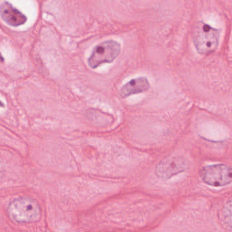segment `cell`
Instances as JSON below:
<instances>
[{
	"mask_svg": "<svg viewBox=\"0 0 232 232\" xmlns=\"http://www.w3.org/2000/svg\"><path fill=\"white\" fill-rule=\"evenodd\" d=\"M8 213L19 223H29L37 221L41 217V208L37 201L29 198H18L11 201Z\"/></svg>",
	"mask_w": 232,
	"mask_h": 232,
	"instance_id": "1",
	"label": "cell"
},
{
	"mask_svg": "<svg viewBox=\"0 0 232 232\" xmlns=\"http://www.w3.org/2000/svg\"><path fill=\"white\" fill-rule=\"evenodd\" d=\"M218 29L204 22H198L193 30V40L195 47L201 55H210L214 52L219 42Z\"/></svg>",
	"mask_w": 232,
	"mask_h": 232,
	"instance_id": "2",
	"label": "cell"
},
{
	"mask_svg": "<svg viewBox=\"0 0 232 232\" xmlns=\"http://www.w3.org/2000/svg\"><path fill=\"white\" fill-rule=\"evenodd\" d=\"M121 52V44L114 40H108L96 45L88 58L89 66L95 69L104 63L114 61Z\"/></svg>",
	"mask_w": 232,
	"mask_h": 232,
	"instance_id": "3",
	"label": "cell"
},
{
	"mask_svg": "<svg viewBox=\"0 0 232 232\" xmlns=\"http://www.w3.org/2000/svg\"><path fill=\"white\" fill-rule=\"evenodd\" d=\"M200 176L206 184L221 187L232 182V168L225 164H214L202 168Z\"/></svg>",
	"mask_w": 232,
	"mask_h": 232,
	"instance_id": "4",
	"label": "cell"
},
{
	"mask_svg": "<svg viewBox=\"0 0 232 232\" xmlns=\"http://www.w3.org/2000/svg\"><path fill=\"white\" fill-rule=\"evenodd\" d=\"M187 168L186 161L180 157H171L163 160L155 169L157 176L163 180H168Z\"/></svg>",
	"mask_w": 232,
	"mask_h": 232,
	"instance_id": "5",
	"label": "cell"
},
{
	"mask_svg": "<svg viewBox=\"0 0 232 232\" xmlns=\"http://www.w3.org/2000/svg\"><path fill=\"white\" fill-rule=\"evenodd\" d=\"M0 15L5 23L14 27L23 25L27 20L23 13L7 1L0 4Z\"/></svg>",
	"mask_w": 232,
	"mask_h": 232,
	"instance_id": "6",
	"label": "cell"
},
{
	"mask_svg": "<svg viewBox=\"0 0 232 232\" xmlns=\"http://www.w3.org/2000/svg\"><path fill=\"white\" fill-rule=\"evenodd\" d=\"M150 88V84L146 77H138L125 83L120 90V95L123 98L130 95L144 93Z\"/></svg>",
	"mask_w": 232,
	"mask_h": 232,
	"instance_id": "7",
	"label": "cell"
},
{
	"mask_svg": "<svg viewBox=\"0 0 232 232\" xmlns=\"http://www.w3.org/2000/svg\"><path fill=\"white\" fill-rule=\"evenodd\" d=\"M223 218L228 229L232 231V200L225 204L223 209Z\"/></svg>",
	"mask_w": 232,
	"mask_h": 232,
	"instance_id": "8",
	"label": "cell"
}]
</instances>
